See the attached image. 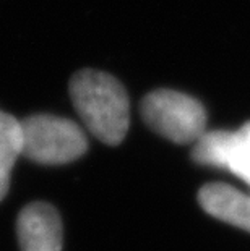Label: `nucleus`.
Here are the masks:
<instances>
[{"mask_svg":"<svg viewBox=\"0 0 250 251\" xmlns=\"http://www.w3.org/2000/svg\"><path fill=\"white\" fill-rule=\"evenodd\" d=\"M232 138L234 133L231 131H211V133L205 131V135L195 143L192 152L194 161L205 165L226 167Z\"/></svg>","mask_w":250,"mask_h":251,"instance_id":"obj_7","label":"nucleus"},{"mask_svg":"<svg viewBox=\"0 0 250 251\" xmlns=\"http://www.w3.org/2000/svg\"><path fill=\"white\" fill-rule=\"evenodd\" d=\"M226 169L250 183V122L234 131Z\"/></svg>","mask_w":250,"mask_h":251,"instance_id":"obj_8","label":"nucleus"},{"mask_svg":"<svg viewBox=\"0 0 250 251\" xmlns=\"http://www.w3.org/2000/svg\"><path fill=\"white\" fill-rule=\"evenodd\" d=\"M21 156L44 165L68 164L82 157L88 140L75 122L56 115H33L21 120Z\"/></svg>","mask_w":250,"mask_h":251,"instance_id":"obj_2","label":"nucleus"},{"mask_svg":"<svg viewBox=\"0 0 250 251\" xmlns=\"http://www.w3.org/2000/svg\"><path fill=\"white\" fill-rule=\"evenodd\" d=\"M145 124L177 144L196 143L205 135L206 110L198 100L172 89H156L140 105Z\"/></svg>","mask_w":250,"mask_h":251,"instance_id":"obj_3","label":"nucleus"},{"mask_svg":"<svg viewBox=\"0 0 250 251\" xmlns=\"http://www.w3.org/2000/svg\"><path fill=\"white\" fill-rule=\"evenodd\" d=\"M21 251H62V221L56 207L33 202L23 207L17 221Z\"/></svg>","mask_w":250,"mask_h":251,"instance_id":"obj_4","label":"nucleus"},{"mask_svg":"<svg viewBox=\"0 0 250 251\" xmlns=\"http://www.w3.org/2000/svg\"><path fill=\"white\" fill-rule=\"evenodd\" d=\"M198 202L210 216L250 232V196L224 183H208L198 191Z\"/></svg>","mask_w":250,"mask_h":251,"instance_id":"obj_5","label":"nucleus"},{"mask_svg":"<svg viewBox=\"0 0 250 251\" xmlns=\"http://www.w3.org/2000/svg\"><path fill=\"white\" fill-rule=\"evenodd\" d=\"M21 125L7 112L0 110V201L7 196L10 175L18 156H21Z\"/></svg>","mask_w":250,"mask_h":251,"instance_id":"obj_6","label":"nucleus"},{"mask_svg":"<svg viewBox=\"0 0 250 251\" xmlns=\"http://www.w3.org/2000/svg\"><path fill=\"white\" fill-rule=\"evenodd\" d=\"M70 96L80 119L94 138L109 146L124 141L130 125L129 96L109 73L77 72L70 79Z\"/></svg>","mask_w":250,"mask_h":251,"instance_id":"obj_1","label":"nucleus"}]
</instances>
